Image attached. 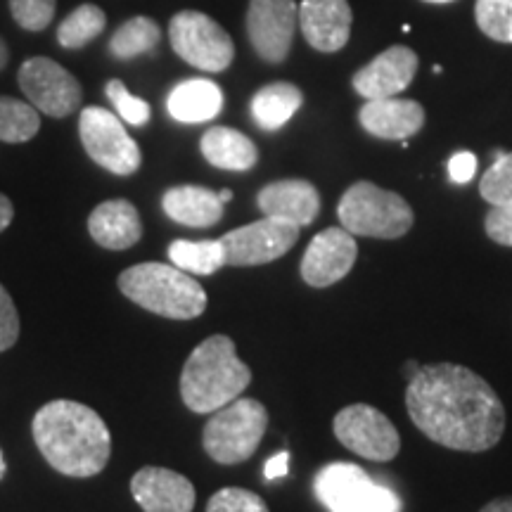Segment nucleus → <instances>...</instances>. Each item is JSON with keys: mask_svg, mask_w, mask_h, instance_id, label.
<instances>
[{"mask_svg": "<svg viewBox=\"0 0 512 512\" xmlns=\"http://www.w3.org/2000/svg\"><path fill=\"white\" fill-rule=\"evenodd\" d=\"M406 411L427 439L453 451H489L505 432V408L494 387L458 363L422 366L408 380Z\"/></svg>", "mask_w": 512, "mask_h": 512, "instance_id": "1", "label": "nucleus"}, {"mask_svg": "<svg viewBox=\"0 0 512 512\" xmlns=\"http://www.w3.org/2000/svg\"><path fill=\"white\" fill-rule=\"evenodd\" d=\"M38 451L67 477H93L112 456V437L105 420L79 401H50L31 422Z\"/></svg>", "mask_w": 512, "mask_h": 512, "instance_id": "2", "label": "nucleus"}, {"mask_svg": "<svg viewBox=\"0 0 512 512\" xmlns=\"http://www.w3.org/2000/svg\"><path fill=\"white\" fill-rule=\"evenodd\" d=\"M252 382V370L240 361L235 342L226 335L204 339L188 356L181 373V396L192 413H216L240 399Z\"/></svg>", "mask_w": 512, "mask_h": 512, "instance_id": "3", "label": "nucleus"}, {"mask_svg": "<svg viewBox=\"0 0 512 512\" xmlns=\"http://www.w3.org/2000/svg\"><path fill=\"white\" fill-rule=\"evenodd\" d=\"M119 290L133 304L171 320H192L207 309V292L181 268L138 264L119 275Z\"/></svg>", "mask_w": 512, "mask_h": 512, "instance_id": "4", "label": "nucleus"}, {"mask_svg": "<svg viewBox=\"0 0 512 512\" xmlns=\"http://www.w3.org/2000/svg\"><path fill=\"white\" fill-rule=\"evenodd\" d=\"M339 223L351 235L377 240L403 238L413 228L411 204L392 190L370 181H358L344 192L337 207Z\"/></svg>", "mask_w": 512, "mask_h": 512, "instance_id": "5", "label": "nucleus"}, {"mask_svg": "<svg viewBox=\"0 0 512 512\" xmlns=\"http://www.w3.org/2000/svg\"><path fill=\"white\" fill-rule=\"evenodd\" d=\"M268 427L264 403L256 399H235L211 415L204 427V451L221 465H238L249 460L259 448Z\"/></svg>", "mask_w": 512, "mask_h": 512, "instance_id": "6", "label": "nucleus"}, {"mask_svg": "<svg viewBox=\"0 0 512 512\" xmlns=\"http://www.w3.org/2000/svg\"><path fill=\"white\" fill-rule=\"evenodd\" d=\"M316 494L330 512H401V501L366 470L349 463L325 465L316 475Z\"/></svg>", "mask_w": 512, "mask_h": 512, "instance_id": "7", "label": "nucleus"}, {"mask_svg": "<svg viewBox=\"0 0 512 512\" xmlns=\"http://www.w3.org/2000/svg\"><path fill=\"white\" fill-rule=\"evenodd\" d=\"M174 53L202 72L219 74L233 64L235 43L216 19L197 10H183L169 24Z\"/></svg>", "mask_w": 512, "mask_h": 512, "instance_id": "8", "label": "nucleus"}, {"mask_svg": "<svg viewBox=\"0 0 512 512\" xmlns=\"http://www.w3.org/2000/svg\"><path fill=\"white\" fill-rule=\"evenodd\" d=\"M79 136L86 155L102 169L117 176H131L140 169L143 155L138 143L126 133L124 121L105 107H86L81 112Z\"/></svg>", "mask_w": 512, "mask_h": 512, "instance_id": "9", "label": "nucleus"}, {"mask_svg": "<svg viewBox=\"0 0 512 512\" xmlns=\"http://www.w3.org/2000/svg\"><path fill=\"white\" fill-rule=\"evenodd\" d=\"M332 427L342 446L366 460L389 463L401 451V437L394 422L368 403H351L342 408L335 415Z\"/></svg>", "mask_w": 512, "mask_h": 512, "instance_id": "10", "label": "nucleus"}, {"mask_svg": "<svg viewBox=\"0 0 512 512\" xmlns=\"http://www.w3.org/2000/svg\"><path fill=\"white\" fill-rule=\"evenodd\" d=\"M17 81L31 105L48 117L64 119L79 110L81 83L50 57H29L19 69Z\"/></svg>", "mask_w": 512, "mask_h": 512, "instance_id": "11", "label": "nucleus"}, {"mask_svg": "<svg viewBox=\"0 0 512 512\" xmlns=\"http://www.w3.org/2000/svg\"><path fill=\"white\" fill-rule=\"evenodd\" d=\"M299 226L264 216L249 226L230 230L221 238L228 266H264L285 256L299 240Z\"/></svg>", "mask_w": 512, "mask_h": 512, "instance_id": "12", "label": "nucleus"}, {"mask_svg": "<svg viewBox=\"0 0 512 512\" xmlns=\"http://www.w3.org/2000/svg\"><path fill=\"white\" fill-rule=\"evenodd\" d=\"M297 24L299 8L294 0H249L247 38L254 53L268 64L285 62Z\"/></svg>", "mask_w": 512, "mask_h": 512, "instance_id": "13", "label": "nucleus"}, {"mask_svg": "<svg viewBox=\"0 0 512 512\" xmlns=\"http://www.w3.org/2000/svg\"><path fill=\"white\" fill-rule=\"evenodd\" d=\"M358 259L356 238L344 228H325L311 240L302 259V278L306 285L330 287L347 278Z\"/></svg>", "mask_w": 512, "mask_h": 512, "instance_id": "14", "label": "nucleus"}, {"mask_svg": "<svg viewBox=\"0 0 512 512\" xmlns=\"http://www.w3.org/2000/svg\"><path fill=\"white\" fill-rule=\"evenodd\" d=\"M418 74V55L406 46H392L354 74V91L366 100L396 98Z\"/></svg>", "mask_w": 512, "mask_h": 512, "instance_id": "15", "label": "nucleus"}, {"mask_svg": "<svg viewBox=\"0 0 512 512\" xmlns=\"http://www.w3.org/2000/svg\"><path fill=\"white\" fill-rule=\"evenodd\" d=\"M349 0H302L299 29L306 43L318 53H337L351 36Z\"/></svg>", "mask_w": 512, "mask_h": 512, "instance_id": "16", "label": "nucleus"}, {"mask_svg": "<svg viewBox=\"0 0 512 512\" xmlns=\"http://www.w3.org/2000/svg\"><path fill=\"white\" fill-rule=\"evenodd\" d=\"M131 494L145 512H192L195 486L166 467H143L131 479Z\"/></svg>", "mask_w": 512, "mask_h": 512, "instance_id": "17", "label": "nucleus"}, {"mask_svg": "<svg viewBox=\"0 0 512 512\" xmlns=\"http://www.w3.org/2000/svg\"><path fill=\"white\" fill-rule=\"evenodd\" d=\"M256 204L264 211V216L290 221L294 226L304 228L316 221L320 211V195L316 185L299 178H285V181L268 183L259 190Z\"/></svg>", "mask_w": 512, "mask_h": 512, "instance_id": "18", "label": "nucleus"}, {"mask_svg": "<svg viewBox=\"0 0 512 512\" xmlns=\"http://www.w3.org/2000/svg\"><path fill=\"white\" fill-rule=\"evenodd\" d=\"M358 121L370 136L380 140H408L425 126V110L415 100L380 98L361 107Z\"/></svg>", "mask_w": 512, "mask_h": 512, "instance_id": "19", "label": "nucleus"}, {"mask_svg": "<svg viewBox=\"0 0 512 512\" xmlns=\"http://www.w3.org/2000/svg\"><path fill=\"white\" fill-rule=\"evenodd\" d=\"M88 233L100 247L121 252L143 238V221L128 200H107L88 216Z\"/></svg>", "mask_w": 512, "mask_h": 512, "instance_id": "20", "label": "nucleus"}, {"mask_svg": "<svg viewBox=\"0 0 512 512\" xmlns=\"http://www.w3.org/2000/svg\"><path fill=\"white\" fill-rule=\"evenodd\" d=\"M164 214L171 221L188 228H211L223 219V204L219 192L202 188V185H178L164 192Z\"/></svg>", "mask_w": 512, "mask_h": 512, "instance_id": "21", "label": "nucleus"}, {"mask_svg": "<svg viewBox=\"0 0 512 512\" xmlns=\"http://www.w3.org/2000/svg\"><path fill=\"white\" fill-rule=\"evenodd\" d=\"M166 110L181 124H202L221 114L223 91L209 79L181 81L166 98Z\"/></svg>", "mask_w": 512, "mask_h": 512, "instance_id": "22", "label": "nucleus"}, {"mask_svg": "<svg viewBox=\"0 0 512 512\" xmlns=\"http://www.w3.org/2000/svg\"><path fill=\"white\" fill-rule=\"evenodd\" d=\"M202 155L223 171H249L259 162V150L245 133L228 126H214L202 136Z\"/></svg>", "mask_w": 512, "mask_h": 512, "instance_id": "23", "label": "nucleus"}, {"mask_svg": "<svg viewBox=\"0 0 512 512\" xmlns=\"http://www.w3.org/2000/svg\"><path fill=\"white\" fill-rule=\"evenodd\" d=\"M304 105V93L294 83L275 81L256 91L252 98V117L264 131H278Z\"/></svg>", "mask_w": 512, "mask_h": 512, "instance_id": "24", "label": "nucleus"}, {"mask_svg": "<svg viewBox=\"0 0 512 512\" xmlns=\"http://www.w3.org/2000/svg\"><path fill=\"white\" fill-rule=\"evenodd\" d=\"M169 259L181 271L197 275H214L226 266L221 240H176L169 245Z\"/></svg>", "mask_w": 512, "mask_h": 512, "instance_id": "25", "label": "nucleus"}, {"mask_svg": "<svg viewBox=\"0 0 512 512\" xmlns=\"http://www.w3.org/2000/svg\"><path fill=\"white\" fill-rule=\"evenodd\" d=\"M162 41V29L152 17H131L114 31L110 41V53L119 60L152 53Z\"/></svg>", "mask_w": 512, "mask_h": 512, "instance_id": "26", "label": "nucleus"}, {"mask_svg": "<svg viewBox=\"0 0 512 512\" xmlns=\"http://www.w3.org/2000/svg\"><path fill=\"white\" fill-rule=\"evenodd\" d=\"M107 27V15L98 5L83 3L74 12H69L67 19H62L60 29H57V41L62 48L79 50L88 43L95 41Z\"/></svg>", "mask_w": 512, "mask_h": 512, "instance_id": "27", "label": "nucleus"}, {"mask_svg": "<svg viewBox=\"0 0 512 512\" xmlns=\"http://www.w3.org/2000/svg\"><path fill=\"white\" fill-rule=\"evenodd\" d=\"M41 128V117L31 102L0 95V140L3 143H27Z\"/></svg>", "mask_w": 512, "mask_h": 512, "instance_id": "28", "label": "nucleus"}, {"mask_svg": "<svg viewBox=\"0 0 512 512\" xmlns=\"http://www.w3.org/2000/svg\"><path fill=\"white\" fill-rule=\"evenodd\" d=\"M477 27L498 43H512V0H477Z\"/></svg>", "mask_w": 512, "mask_h": 512, "instance_id": "29", "label": "nucleus"}, {"mask_svg": "<svg viewBox=\"0 0 512 512\" xmlns=\"http://www.w3.org/2000/svg\"><path fill=\"white\" fill-rule=\"evenodd\" d=\"M479 195L491 207L512 202V152H496V162L479 181Z\"/></svg>", "mask_w": 512, "mask_h": 512, "instance_id": "30", "label": "nucleus"}, {"mask_svg": "<svg viewBox=\"0 0 512 512\" xmlns=\"http://www.w3.org/2000/svg\"><path fill=\"white\" fill-rule=\"evenodd\" d=\"M105 93L114 105V110H117L121 121H126V124H131V126H145L147 121H150L152 107L147 105L145 100H140V98H136V95L128 93L126 86L119 79H112L110 83H107Z\"/></svg>", "mask_w": 512, "mask_h": 512, "instance_id": "31", "label": "nucleus"}, {"mask_svg": "<svg viewBox=\"0 0 512 512\" xmlns=\"http://www.w3.org/2000/svg\"><path fill=\"white\" fill-rule=\"evenodd\" d=\"M57 0H10L12 19L27 31H43L53 22Z\"/></svg>", "mask_w": 512, "mask_h": 512, "instance_id": "32", "label": "nucleus"}, {"mask_svg": "<svg viewBox=\"0 0 512 512\" xmlns=\"http://www.w3.org/2000/svg\"><path fill=\"white\" fill-rule=\"evenodd\" d=\"M207 512H268V505L254 491L228 486L209 498Z\"/></svg>", "mask_w": 512, "mask_h": 512, "instance_id": "33", "label": "nucleus"}, {"mask_svg": "<svg viewBox=\"0 0 512 512\" xmlns=\"http://www.w3.org/2000/svg\"><path fill=\"white\" fill-rule=\"evenodd\" d=\"M484 230L496 245L512 247V202L494 204L484 219Z\"/></svg>", "mask_w": 512, "mask_h": 512, "instance_id": "34", "label": "nucleus"}, {"mask_svg": "<svg viewBox=\"0 0 512 512\" xmlns=\"http://www.w3.org/2000/svg\"><path fill=\"white\" fill-rule=\"evenodd\" d=\"M19 337V316H17V306L12 302V297L0 285V354L8 351L10 347H15Z\"/></svg>", "mask_w": 512, "mask_h": 512, "instance_id": "35", "label": "nucleus"}, {"mask_svg": "<svg viewBox=\"0 0 512 512\" xmlns=\"http://www.w3.org/2000/svg\"><path fill=\"white\" fill-rule=\"evenodd\" d=\"M477 174V157L472 152H456L448 162V176L453 183H470Z\"/></svg>", "mask_w": 512, "mask_h": 512, "instance_id": "36", "label": "nucleus"}, {"mask_svg": "<svg viewBox=\"0 0 512 512\" xmlns=\"http://www.w3.org/2000/svg\"><path fill=\"white\" fill-rule=\"evenodd\" d=\"M287 470H290V453L280 451V453H275L271 460H268L264 467V475H266V479H271L273 482V479L285 477Z\"/></svg>", "mask_w": 512, "mask_h": 512, "instance_id": "37", "label": "nucleus"}, {"mask_svg": "<svg viewBox=\"0 0 512 512\" xmlns=\"http://www.w3.org/2000/svg\"><path fill=\"white\" fill-rule=\"evenodd\" d=\"M12 216H15V207H12V202L0 192V233L10 226Z\"/></svg>", "mask_w": 512, "mask_h": 512, "instance_id": "38", "label": "nucleus"}, {"mask_svg": "<svg viewBox=\"0 0 512 512\" xmlns=\"http://www.w3.org/2000/svg\"><path fill=\"white\" fill-rule=\"evenodd\" d=\"M479 512H512V496L505 498H496V501L486 503Z\"/></svg>", "mask_w": 512, "mask_h": 512, "instance_id": "39", "label": "nucleus"}, {"mask_svg": "<svg viewBox=\"0 0 512 512\" xmlns=\"http://www.w3.org/2000/svg\"><path fill=\"white\" fill-rule=\"evenodd\" d=\"M420 370H422V366H420L418 361H406V368H403V373H406L408 380H413V377L418 375Z\"/></svg>", "mask_w": 512, "mask_h": 512, "instance_id": "40", "label": "nucleus"}, {"mask_svg": "<svg viewBox=\"0 0 512 512\" xmlns=\"http://www.w3.org/2000/svg\"><path fill=\"white\" fill-rule=\"evenodd\" d=\"M8 60H10L8 46H5V41H3V38H0V72H3V69H5V64H8Z\"/></svg>", "mask_w": 512, "mask_h": 512, "instance_id": "41", "label": "nucleus"}, {"mask_svg": "<svg viewBox=\"0 0 512 512\" xmlns=\"http://www.w3.org/2000/svg\"><path fill=\"white\" fill-rule=\"evenodd\" d=\"M219 200H221L223 204H228L230 200H233V192H230V190H221V192H219Z\"/></svg>", "mask_w": 512, "mask_h": 512, "instance_id": "42", "label": "nucleus"}, {"mask_svg": "<svg viewBox=\"0 0 512 512\" xmlns=\"http://www.w3.org/2000/svg\"><path fill=\"white\" fill-rule=\"evenodd\" d=\"M425 3H437V5H444V3H453V0H425Z\"/></svg>", "mask_w": 512, "mask_h": 512, "instance_id": "43", "label": "nucleus"}, {"mask_svg": "<svg viewBox=\"0 0 512 512\" xmlns=\"http://www.w3.org/2000/svg\"><path fill=\"white\" fill-rule=\"evenodd\" d=\"M5 475V465H3V453H0V477Z\"/></svg>", "mask_w": 512, "mask_h": 512, "instance_id": "44", "label": "nucleus"}]
</instances>
